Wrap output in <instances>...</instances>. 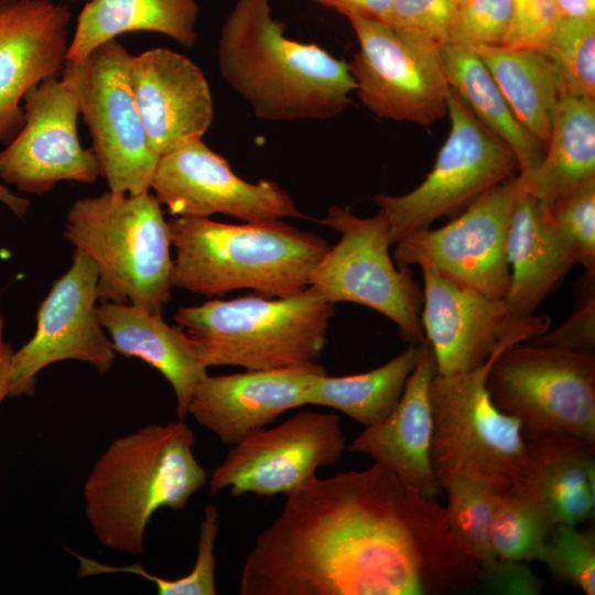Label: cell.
Masks as SVG:
<instances>
[{
  "mask_svg": "<svg viewBox=\"0 0 595 595\" xmlns=\"http://www.w3.org/2000/svg\"><path fill=\"white\" fill-rule=\"evenodd\" d=\"M480 570L445 508L386 467L313 477L258 534L241 595H450Z\"/></svg>",
  "mask_w": 595,
  "mask_h": 595,
  "instance_id": "cell-1",
  "label": "cell"
},
{
  "mask_svg": "<svg viewBox=\"0 0 595 595\" xmlns=\"http://www.w3.org/2000/svg\"><path fill=\"white\" fill-rule=\"evenodd\" d=\"M271 0H237L220 32L223 78L267 121L329 119L351 102L348 63L285 35Z\"/></svg>",
  "mask_w": 595,
  "mask_h": 595,
  "instance_id": "cell-2",
  "label": "cell"
},
{
  "mask_svg": "<svg viewBox=\"0 0 595 595\" xmlns=\"http://www.w3.org/2000/svg\"><path fill=\"white\" fill-rule=\"evenodd\" d=\"M184 420L151 423L115 439L84 482L85 516L105 548L140 555L152 516L182 510L208 476Z\"/></svg>",
  "mask_w": 595,
  "mask_h": 595,
  "instance_id": "cell-3",
  "label": "cell"
},
{
  "mask_svg": "<svg viewBox=\"0 0 595 595\" xmlns=\"http://www.w3.org/2000/svg\"><path fill=\"white\" fill-rule=\"evenodd\" d=\"M173 288L205 296L247 289L282 298L309 286L310 275L329 248L320 235L282 219L226 224L209 217L169 221Z\"/></svg>",
  "mask_w": 595,
  "mask_h": 595,
  "instance_id": "cell-4",
  "label": "cell"
},
{
  "mask_svg": "<svg viewBox=\"0 0 595 595\" xmlns=\"http://www.w3.org/2000/svg\"><path fill=\"white\" fill-rule=\"evenodd\" d=\"M334 304L307 286L289 296L245 295L180 307L174 316L207 368L269 370L318 363Z\"/></svg>",
  "mask_w": 595,
  "mask_h": 595,
  "instance_id": "cell-5",
  "label": "cell"
},
{
  "mask_svg": "<svg viewBox=\"0 0 595 595\" xmlns=\"http://www.w3.org/2000/svg\"><path fill=\"white\" fill-rule=\"evenodd\" d=\"M150 192L107 191L77 199L65 238L97 266V299L161 313L170 300L173 260L169 223Z\"/></svg>",
  "mask_w": 595,
  "mask_h": 595,
  "instance_id": "cell-6",
  "label": "cell"
},
{
  "mask_svg": "<svg viewBox=\"0 0 595 595\" xmlns=\"http://www.w3.org/2000/svg\"><path fill=\"white\" fill-rule=\"evenodd\" d=\"M501 353L470 371L436 372L432 379L430 459L441 487L454 477L472 479L497 495L523 485L528 446L522 424L499 409L486 388L488 370Z\"/></svg>",
  "mask_w": 595,
  "mask_h": 595,
  "instance_id": "cell-7",
  "label": "cell"
},
{
  "mask_svg": "<svg viewBox=\"0 0 595 595\" xmlns=\"http://www.w3.org/2000/svg\"><path fill=\"white\" fill-rule=\"evenodd\" d=\"M486 388L526 439L573 436L595 443V353L516 344L491 364Z\"/></svg>",
  "mask_w": 595,
  "mask_h": 595,
  "instance_id": "cell-8",
  "label": "cell"
},
{
  "mask_svg": "<svg viewBox=\"0 0 595 595\" xmlns=\"http://www.w3.org/2000/svg\"><path fill=\"white\" fill-rule=\"evenodd\" d=\"M448 134L430 173L403 195L377 194L374 202L389 226L391 246L466 208L490 188L519 174L511 149L476 119L450 88Z\"/></svg>",
  "mask_w": 595,
  "mask_h": 595,
  "instance_id": "cell-9",
  "label": "cell"
},
{
  "mask_svg": "<svg viewBox=\"0 0 595 595\" xmlns=\"http://www.w3.org/2000/svg\"><path fill=\"white\" fill-rule=\"evenodd\" d=\"M321 223L338 232L339 240L315 266L309 286L332 304L350 302L372 309L392 321L404 338L422 343V285L410 267H398L390 256L383 214L359 217L334 205Z\"/></svg>",
  "mask_w": 595,
  "mask_h": 595,
  "instance_id": "cell-10",
  "label": "cell"
},
{
  "mask_svg": "<svg viewBox=\"0 0 595 595\" xmlns=\"http://www.w3.org/2000/svg\"><path fill=\"white\" fill-rule=\"evenodd\" d=\"M131 54L113 39L83 61L66 62L62 77L74 87L101 175L116 193L150 192L159 155L150 145L129 79Z\"/></svg>",
  "mask_w": 595,
  "mask_h": 595,
  "instance_id": "cell-11",
  "label": "cell"
},
{
  "mask_svg": "<svg viewBox=\"0 0 595 595\" xmlns=\"http://www.w3.org/2000/svg\"><path fill=\"white\" fill-rule=\"evenodd\" d=\"M523 192L518 174L480 195L444 226L408 235L394 245L396 264L426 263L458 285L505 299L510 285L507 235Z\"/></svg>",
  "mask_w": 595,
  "mask_h": 595,
  "instance_id": "cell-12",
  "label": "cell"
},
{
  "mask_svg": "<svg viewBox=\"0 0 595 595\" xmlns=\"http://www.w3.org/2000/svg\"><path fill=\"white\" fill-rule=\"evenodd\" d=\"M345 446L336 413L298 412L270 429H257L234 444L210 474L209 494L228 487L234 497L288 496L306 485L320 468L339 462Z\"/></svg>",
  "mask_w": 595,
  "mask_h": 595,
  "instance_id": "cell-13",
  "label": "cell"
},
{
  "mask_svg": "<svg viewBox=\"0 0 595 595\" xmlns=\"http://www.w3.org/2000/svg\"><path fill=\"white\" fill-rule=\"evenodd\" d=\"M419 267L423 275L420 320L439 375L476 369L494 355L550 328L547 315L515 320L505 299L458 285L426 263Z\"/></svg>",
  "mask_w": 595,
  "mask_h": 595,
  "instance_id": "cell-14",
  "label": "cell"
},
{
  "mask_svg": "<svg viewBox=\"0 0 595 595\" xmlns=\"http://www.w3.org/2000/svg\"><path fill=\"white\" fill-rule=\"evenodd\" d=\"M358 41L348 67L358 98L377 117L430 127L447 111L439 51L411 44L382 22L346 18Z\"/></svg>",
  "mask_w": 595,
  "mask_h": 595,
  "instance_id": "cell-15",
  "label": "cell"
},
{
  "mask_svg": "<svg viewBox=\"0 0 595 595\" xmlns=\"http://www.w3.org/2000/svg\"><path fill=\"white\" fill-rule=\"evenodd\" d=\"M97 282L96 263L75 249L71 268L39 306L34 335L12 354L9 397L33 396L37 374L54 363L78 360L99 374L111 369L116 351L99 321Z\"/></svg>",
  "mask_w": 595,
  "mask_h": 595,
  "instance_id": "cell-16",
  "label": "cell"
},
{
  "mask_svg": "<svg viewBox=\"0 0 595 595\" xmlns=\"http://www.w3.org/2000/svg\"><path fill=\"white\" fill-rule=\"evenodd\" d=\"M23 110L22 128L0 151V180L42 195L60 182L90 184L101 175L94 151L79 142L78 98L66 78H47L31 88Z\"/></svg>",
  "mask_w": 595,
  "mask_h": 595,
  "instance_id": "cell-17",
  "label": "cell"
},
{
  "mask_svg": "<svg viewBox=\"0 0 595 595\" xmlns=\"http://www.w3.org/2000/svg\"><path fill=\"white\" fill-rule=\"evenodd\" d=\"M150 190L174 217L223 214L258 223L302 216L278 183L242 180L202 139L160 156Z\"/></svg>",
  "mask_w": 595,
  "mask_h": 595,
  "instance_id": "cell-18",
  "label": "cell"
},
{
  "mask_svg": "<svg viewBox=\"0 0 595 595\" xmlns=\"http://www.w3.org/2000/svg\"><path fill=\"white\" fill-rule=\"evenodd\" d=\"M72 12L54 0H0V143L24 122L23 98L66 63Z\"/></svg>",
  "mask_w": 595,
  "mask_h": 595,
  "instance_id": "cell-19",
  "label": "cell"
},
{
  "mask_svg": "<svg viewBox=\"0 0 595 595\" xmlns=\"http://www.w3.org/2000/svg\"><path fill=\"white\" fill-rule=\"evenodd\" d=\"M136 105L153 151L162 156L202 139L214 118L203 71L187 56L154 47L129 61Z\"/></svg>",
  "mask_w": 595,
  "mask_h": 595,
  "instance_id": "cell-20",
  "label": "cell"
},
{
  "mask_svg": "<svg viewBox=\"0 0 595 595\" xmlns=\"http://www.w3.org/2000/svg\"><path fill=\"white\" fill-rule=\"evenodd\" d=\"M327 372L318 363L229 375H207L195 388L187 414L234 445L248 433L274 422L282 413L305 405L312 380Z\"/></svg>",
  "mask_w": 595,
  "mask_h": 595,
  "instance_id": "cell-21",
  "label": "cell"
},
{
  "mask_svg": "<svg viewBox=\"0 0 595 595\" xmlns=\"http://www.w3.org/2000/svg\"><path fill=\"white\" fill-rule=\"evenodd\" d=\"M436 375L433 351L426 339L403 392L382 421L364 428L349 444L354 453L370 456L426 498L443 495L430 459L433 416L430 386Z\"/></svg>",
  "mask_w": 595,
  "mask_h": 595,
  "instance_id": "cell-22",
  "label": "cell"
},
{
  "mask_svg": "<svg viewBox=\"0 0 595 595\" xmlns=\"http://www.w3.org/2000/svg\"><path fill=\"white\" fill-rule=\"evenodd\" d=\"M506 253L510 285L505 301L515 320L534 315L578 263L577 250L555 225L550 206L526 192L511 215Z\"/></svg>",
  "mask_w": 595,
  "mask_h": 595,
  "instance_id": "cell-23",
  "label": "cell"
},
{
  "mask_svg": "<svg viewBox=\"0 0 595 595\" xmlns=\"http://www.w3.org/2000/svg\"><path fill=\"white\" fill-rule=\"evenodd\" d=\"M98 316L116 354L143 360L169 381L177 420H184L196 386L208 375L185 331L169 325L161 313L130 303L101 302Z\"/></svg>",
  "mask_w": 595,
  "mask_h": 595,
  "instance_id": "cell-24",
  "label": "cell"
},
{
  "mask_svg": "<svg viewBox=\"0 0 595 595\" xmlns=\"http://www.w3.org/2000/svg\"><path fill=\"white\" fill-rule=\"evenodd\" d=\"M528 464L519 493L556 526L594 518L595 443L573 436L527 439Z\"/></svg>",
  "mask_w": 595,
  "mask_h": 595,
  "instance_id": "cell-25",
  "label": "cell"
},
{
  "mask_svg": "<svg viewBox=\"0 0 595 595\" xmlns=\"http://www.w3.org/2000/svg\"><path fill=\"white\" fill-rule=\"evenodd\" d=\"M196 0H89L82 9L66 62L83 61L99 45L130 32H154L191 47L197 39Z\"/></svg>",
  "mask_w": 595,
  "mask_h": 595,
  "instance_id": "cell-26",
  "label": "cell"
},
{
  "mask_svg": "<svg viewBox=\"0 0 595 595\" xmlns=\"http://www.w3.org/2000/svg\"><path fill=\"white\" fill-rule=\"evenodd\" d=\"M519 175L524 192L549 206L595 177V99L563 94L542 161Z\"/></svg>",
  "mask_w": 595,
  "mask_h": 595,
  "instance_id": "cell-27",
  "label": "cell"
},
{
  "mask_svg": "<svg viewBox=\"0 0 595 595\" xmlns=\"http://www.w3.org/2000/svg\"><path fill=\"white\" fill-rule=\"evenodd\" d=\"M488 68L517 120L545 148L564 94L559 69L543 53L502 45L470 47Z\"/></svg>",
  "mask_w": 595,
  "mask_h": 595,
  "instance_id": "cell-28",
  "label": "cell"
},
{
  "mask_svg": "<svg viewBox=\"0 0 595 595\" xmlns=\"http://www.w3.org/2000/svg\"><path fill=\"white\" fill-rule=\"evenodd\" d=\"M450 88L472 113L513 152L519 173L542 161L545 148L517 120L495 79L473 48L445 44L439 51Z\"/></svg>",
  "mask_w": 595,
  "mask_h": 595,
  "instance_id": "cell-29",
  "label": "cell"
},
{
  "mask_svg": "<svg viewBox=\"0 0 595 595\" xmlns=\"http://www.w3.org/2000/svg\"><path fill=\"white\" fill-rule=\"evenodd\" d=\"M420 351L421 343L412 344L382 366L363 374L318 375L306 390L305 405L332 408L364 428L374 425L387 418L398 403Z\"/></svg>",
  "mask_w": 595,
  "mask_h": 595,
  "instance_id": "cell-30",
  "label": "cell"
},
{
  "mask_svg": "<svg viewBox=\"0 0 595 595\" xmlns=\"http://www.w3.org/2000/svg\"><path fill=\"white\" fill-rule=\"evenodd\" d=\"M442 488L447 498L444 508L450 528L477 563L482 578L495 569L499 560L491 543L498 495L465 477H454Z\"/></svg>",
  "mask_w": 595,
  "mask_h": 595,
  "instance_id": "cell-31",
  "label": "cell"
},
{
  "mask_svg": "<svg viewBox=\"0 0 595 595\" xmlns=\"http://www.w3.org/2000/svg\"><path fill=\"white\" fill-rule=\"evenodd\" d=\"M554 528L548 516L523 494L497 496L491 543L498 559L540 561Z\"/></svg>",
  "mask_w": 595,
  "mask_h": 595,
  "instance_id": "cell-32",
  "label": "cell"
},
{
  "mask_svg": "<svg viewBox=\"0 0 595 595\" xmlns=\"http://www.w3.org/2000/svg\"><path fill=\"white\" fill-rule=\"evenodd\" d=\"M541 53L559 69L564 94L595 99V20L559 18Z\"/></svg>",
  "mask_w": 595,
  "mask_h": 595,
  "instance_id": "cell-33",
  "label": "cell"
},
{
  "mask_svg": "<svg viewBox=\"0 0 595 595\" xmlns=\"http://www.w3.org/2000/svg\"><path fill=\"white\" fill-rule=\"evenodd\" d=\"M551 575L586 595L595 594V532L556 524L541 556Z\"/></svg>",
  "mask_w": 595,
  "mask_h": 595,
  "instance_id": "cell-34",
  "label": "cell"
},
{
  "mask_svg": "<svg viewBox=\"0 0 595 595\" xmlns=\"http://www.w3.org/2000/svg\"><path fill=\"white\" fill-rule=\"evenodd\" d=\"M455 9L452 0H392L383 23L411 44L440 51Z\"/></svg>",
  "mask_w": 595,
  "mask_h": 595,
  "instance_id": "cell-35",
  "label": "cell"
},
{
  "mask_svg": "<svg viewBox=\"0 0 595 595\" xmlns=\"http://www.w3.org/2000/svg\"><path fill=\"white\" fill-rule=\"evenodd\" d=\"M219 531V511L208 504L199 524L197 554L188 574L167 580L150 574L140 563L130 567V573L141 576L155 585L159 595H216L215 583V544Z\"/></svg>",
  "mask_w": 595,
  "mask_h": 595,
  "instance_id": "cell-36",
  "label": "cell"
},
{
  "mask_svg": "<svg viewBox=\"0 0 595 595\" xmlns=\"http://www.w3.org/2000/svg\"><path fill=\"white\" fill-rule=\"evenodd\" d=\"M512 10L513 0H465L456 6L446 44L501 45Z\"/></svg>",
  "mask_w": 595,
  "mask_h": 595,
  "instance_id": "cell-37",
  "label": "cell"
},
{
  "mask_svg": "<svg viewBox=\"0 0 595 595\" xmlns=\"http://www.w3.org/2000/svg\"><path fill=\"white\" fill-rule=\"evenodd\" d=\"M551 216L573 242L585 273L595 275V177L550 205Z\"/></svg>",
  "mask_w": 595,
  "mask_h": 595,
  "instance_id": "cell-38",
  "label": "cell"
},
{
  "mask_svg": "<svg viewBox=\"0 0 595 595\" xmlns=\"http://www.w3.org/2000/svg\"><path fill=\"white\" fill-rule=\"evenodd\" d=\"M595 275L585 273L580 296L571 316L555 329L529 340L541 346L594 353L595 349Z\"/></svg>",
  "mask_w": 595,
  "mask_h": 595,
  "instance_id": "cell-39",
  "label": "cell"
},
{
  "mask_svg": "<svg viewBox=\"0 0 595 595\" xmlns=\"http://www.w3.org/2000/svg\"><path fill=\"white\" fill-rule=\"evenodd\" d=\"M558 19L554 0H513L510 26L501 45L541 52Z\"/></svg>",
  "mask_w": 595,
  "mask_h": 595,
  "instance_id": "cell-40",
  "label": "cell"
},
{
  "mask_svg": "<svg viewBox=\"0 0 595 595\" xmlns=\"http://www.w3.org/2000/svg\"><path fill=\"white\" fill-rule=\"evenodd\" d=\"M480 584L488 585L496 593L539 594L543 582L526 562L499 559L495 569L480 578Z\"/></svg>",
  "mask_w": 595,
  "mask_h": 595,
  "instance_id": "cell-41",
  "label": "cell"
},
{
  "mask_svg": "<svg viewBox=\"0 0 595 595\" xmlns=\"http://www.w3.org/2000/svg\"><path fill=\"white\" fill-rule=\"evenodd\" d=\"M344 17L357 15L385 22L392 0H314Z\"/></svg>",
  "mask_w": 595,
  "mask_h": 595,
  "instance_id": "cell-42",
  "label": "cell"
},
{
  "mask_svg": "<svg viewBox=\"0 0 595 595\" xmlns=\"http://www.w3.org/2000/svg\"><path fill=\"white\" fill-rule=\"evenodd\" d=\"M559 18L595 20V0H554Z\"/></svg>",
  "mask_w": 595,
  "mask_h": 595,
  "instance_id": "cell-43",
  "label": "cell"
},
{
  "mask_svg": "<svg viewBox=\"0 0 595 595\" xmlns=\"http://www.w3.org/2000/svg\"><path fill=\"white\" fill-rule=\"evenodd\" d=\"M2 327H0V404L11 391V358L13 348L11 344L2 338Z\"/></svg>",
  "mask_w": 595,
  "mask_h": 595,
  "instance_id": "cell-44",
  "label": "cell"
},
{
  "mask_svg": "<svg viewBox=\"0 0 595 595\" xmlns=\"http://www.w3.org/2000/svg\"><path fill=\"white\" fill-rule=\"evenodd\" d=\"M0 202L7 205L19 218H23L29 209V199L12 193L0 182ZM3 317L0 316V327L3 326Z\"/></svg>",
  "mask_w": 595,
  "mask_h": 595,
  "instance_id": "cell-45",
  "label": "cell"
},
{
  "mask_svg": "<svg viewBox=\"0 0 595 595\" xmlns=\"http://www.w3.org/2000/svg\"><path fill=\"white\" fill-rule=\"evenodd\" d=\"M456 6L464 2L465 0H452Z\"/></svg>",
  "mask_w": 595,
  "mask_h": 595,
  "instance_id": "cell-46",
  "label": "cell"
},
{
  "mask_svg": "<svg viewBox=\"0 0 595 595\" xmlns=\"http://www.w3.org/2000/svg\"><path fill=\"white\" fill-rule=\"evenodd\" d=\"M61 1L67 3V2H76L78 0H61Z\"/></svg>",
  "mask_w": 595,
  "mask_h": 595,
  "instance_id": "cell-47",
  "label": "cell"
}]
</instances>
